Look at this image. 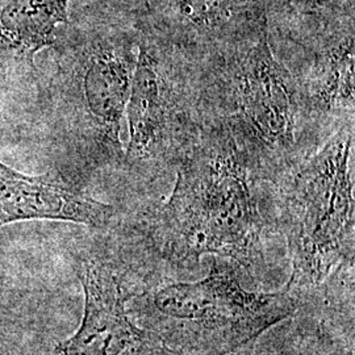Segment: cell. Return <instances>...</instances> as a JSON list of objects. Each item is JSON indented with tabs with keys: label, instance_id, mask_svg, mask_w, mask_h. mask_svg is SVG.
<instances>
[{
	"label": "cell",
	"instance_id": "12",
	"mask_svg": "<svg viewBox=\"0 0 355 355\" xmlns=\"http://www.w3.org/2000/svg\"><path fill=\"white\" fill-rule=\"evenodd\" d=\"M305 3V6L308 7H328L333 3H338L341 0H303Z\"/></svg>",
	"mask_w": 355,
	"mask_h": 355
},
{
	"label": "cell",
	"instance_id": "4",
	"mask_svg": "<svg viewBox=\"0 0 355 355\" xmlns=\"http://www.w3.org/2000/svg\"><path fill=\"white\" fill-rule=\"evenodd\" d=\"M144 329L155 334L171 355H227L291 318V293L242 288L233 272L215 265L196 283L170 284L137 299Z\"/></svg>",
	"mask_w": 355,
	"mask_h": 355
},
{
	"label": "cell",
	"instance_id": "10",
	"mask_svg": "<svg viewBox=\"0 0 355 355\" xmlns=\"http://www.w3.org/2000/svg\"><path fill=\"white\" fill-rule=\"evenodd\" d=\"M69 0H0V54L33 67L36 53L55 44L67 24Z\"/></svg>",
	"mask_w": 355,
	"mask_h": 355
},
{
	"label": "cell",
	"instance_id": "3",
	"mask_svg": "<svg viewBox=\"0 0 355 355\" xmlns=\"http://www.w3.org/2000/svg\"><path fill=\"white\" fill-rule=\"evenodd\" d=\"M274 186L292 295L318 287L334 267L354 258V124L331 135Z\"/></svg>",
	"mask_w": 355,
	"mask_h": 355
},
{
	"label": "cell",
	"instance_id": "9",
	"mask_svg": "<svg viewBox=\"0 0 355 355\" xmlns=\"http://www.w3.org/2000/svg\"><path fill=\"white\" fill-rule=\"evenodd\" d=\"M354 58L352 29L318 49L304 78L297 79L308 116L322 141L331 136L330 130L354 124Z\"/></svg>",
	"mask_w": 355,
	"mask_h": 355
},
{
	"label": "cell",
	"instance_id": "13",
	"mask_svg": "<svg viewBox=\"0 0 355 355\" xmlns=\"http://www.w3.org/2000/svg\"><path fill=\"white\" fill-rule=\"evenodd\" d=\"M239 352H240V353H239L240 355H265L261 354V353H257L253 349H246V350H245V347H242Z\"/></svg>",
	"mask_w": 355,
	"mask_h": 355
},
{
	"label": "cell",
	"instance_id": "6",
	"mask_svg": "<svg viewBox=\"0 0 355 355\" xmlns=\"http://www.w3.org/2000/svg\"><path fill=\"white\" fill-rule=\"evenodd\" d=\"M58 57L57 86L64 125L92 166L123 164L121 120L137 62L139 38L92 32Z\"/></svg>",
	"mask_w": 355,
	"mask_h": 355
},
{
	"label": "cell",
	"instance_id": "2",
	"mask_svg": "<svg viewBox=\"0 0 355 355\" xmlns=\"http://www.w3.org/2000/svg\"><path fill=\"white\" fill-rule=\"evenodd\" d=\"M203 124L223 128L262 182L275 184L322 145L297 78L254 37L202 62Z\"/></svg>",
	"mask_w": 355,
	"mask_h": 355
},
{
	"label": "cell",
	"instance_id": "7",
	"mask_svg": "<svg viewBox=\"0 0 355 355\" xmlns=\"http://www.w3.org/2000/svg\"><path fill=\"white\" fill-rule=\"evenodd\" d=\"M78 277L85 291L82 324L51 355H171L155 334L130 321L129 296L108 267L86 262Z\"/></svg>",
	"mask_w": 355,
	"mask_h": 355
},
{
	"label": "cell",
	"instance_id": "8",
	"mask_svg": "<svg viewBox=\"0 0 355 355\" xmlns=\"http://www.w3.org/2000/svg\"><path fill=\"white\" fill-rule=\"evenodd\" d=\"M114 209L60 173L29 177L0 162V227L26 220H60L102 228Z\"/></svg>",
	"mask_w": 355,
	"mask_h": 355
},
{
	"label": "cell",
	"instance_id": "11",
	"mask_svg": "<svg viewBox=\"0 0 355 355\" xmlns=\"http://www.w3.org/2000/svg\"><path fill=\"white\" fill-rule=\"evenodd\" d=\"M189 33L178 45L192 60L203 62L250 37L237 32L243 0H171Z\"/></svg>",
	"mask_w": 355,
	"mask_h": 355
},
{
	"label": "cell",
	"instance_id": "1",
	"mask_svg": "<svg viewBox=\"0 0 355 355\" xmlns=\"http://www.w3.org/2000/svg\"><path fill=\"white\" fill-rule=\"evenodd\" d=\"M255 182L262 180L228 132L203 125L177 166L171 196L153 217V248L179 267L192 268L205 254L248 268L262 265L263 221Z\"/></svg>",
	"mask_w": 355,
	"mask_h": 355
},
{
	"label": "cell",
	"instance_id": "5",
	"mask_svg": "<svg viewBox=\"0 0 355 355\" xmlns=\"http://www.w3.org/2000/svg\"><path fill=\"white\" fill-rule=\"evenodd\" d=\"M123 165L155 174L178 166L203 128L202 64L166 40L139 37Z\"/></svg>",
	"mask_w": 355,
	"mask_h": 355
}]
</instances>
